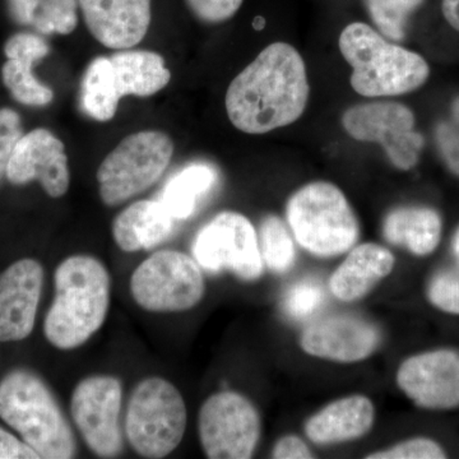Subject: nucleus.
Masks as SVG:
<instances>
[{
	"instance_id": "f257e3e1",
	"label": "nucleus",
	"mask_w": 459,
	"mask_h": 459,
	"mask_svg": "<svg viewBox=\"0 0 459 459\" xmlns=\"http://www.w3.org/2000/svg\"><path fill=\"white\" fill-rule=\"evenodd\" d=\"M309 96L303 56L287 42H273L231 81L226 113L238 131L265 134L298 122Z\"/></svg>"
},
{
	"instance_id": "f03ea898",
	"label": "nucleus",
	"mask_w": 459,
	"mask_h": 459,
	"mask_svg": "<svg viewBox=\"0 0 459 459\" xmlns=\"http://www.w3.org/2000/svg\"><path fill=\"white\" fill-rule=\"evenodd\" d=\"M56 299L44 331L63 351L77 349L104 325L110 307V274L99 259L72 255L57 265Z\"/></svg>"
},
{
	"instance_id": "7ed1b4c3",
	"label": "nucleus",
	"mask_w": 459,
	"mask_h": 459,
	"mask_svg": "<svg viewBox=\"0 0 459 459\" xmlns=\"http://www.w3.org/2000/svg\"><path fill=\"white\" fill-rule=\"evenodd\" d=\"M338 48L352 68V90L364 98L406 95L419 90L430 75L424 57L388 40L368 23L352 22L344 27Z\"/></svg>"
},
{
	"instance_id": "20e7f679",
	"label": "nucleus",
	"mask_w": 459,
	"mask_h": 459,
	"mask_svg": "<svg viewBox=\"0 0 459 459\" xmlns=\"http://www.w3.org/2000/svg\"><path fill=\"white\" fill-rule=\"evenodd\" d=\"M286 223L296 243L316 258L346 255L358 243L360 223L340 186L312 181L286 204Z\"/></svg>"
},
{
	"instance_id": "39448f33",
	"label": "nucleus",
	"mask_w": 459,
	"mask_h": 459,
	"mask_svg": "<svg viewBox=\"0 0 459 459\" xmlns=\"http://www.w3.org/2000/svg\"><path fill=\"white\" fill-rule=\"evenodd\" d=\"M0 418L23 442L48 459L74 458V431L47 385L29 371L17 370L0 382Z\"/></svg>"
},
{
	"instance_id": "423d86ee",
	"label": "nucleus",
	"mask_w": 459,
	"mask_h": 459,
	"mask_svg": "<svg viewBox=\"0 0 459 459\" xmlns=\"http://www.w3.org/2000/svg\"><path fill=\"white\" fill-rule=\"evenodd\" d=\"M186 420V402L177 386L162 377H147L129 400L126 437L141 457L164 458L179 446Z\"/></svg>"
},
{
	"instance_id": "0eeeda50",
	"label": "nucleus",
	"mask_w": 459,
	"mask_h": 459,
	"mask_svg": "<svg viewBox=\"0 0 459 459\" xmlns=\"http://www.w3.org/2000/svg\"><path fill=\"white\" fill-rule=\"evenodd\" d=\"M172 155L174 143L166 133H133L99 166L100 198L108 207H115L141 195L161 179Z\"/></svg>"
},
{
	"instance_id": "6e6552de",
	"label": "nucleus",
	"mask_w": 459,
	"mask_h": 459,
	"mask_svg": "<svg viewBox=\"0 0 459 459\" xmlns=\"http://www.w3.org/2000/svg\"><path fill=\"white\" fill-rule=\"evenodd\" d=\"M131 292L148 312H186L204 298V277L195 259L177 250H161L138 265Z\"/></svg>"
},
{
	"instance_id": "1a4fd4ad",
	"label": "nucleus",
	"mask_w": 459,
	"mask_h": 459,
	"mask_svg": "<svg viewBox=\"0 0 459 459\" xmlns=\"http://www.w3.org/2000/svg\"><path fill=\"white\" fill-rule=\"evenodd\" d=\"M193 255L211 273L228 271L238 280L253 282L264 271L258 232L250 220L234 211H223L195 235Z\"/></svg>"
},
{
	"instance_id": "9d476101",
	"label": "nucleus",
	"mask_w": 459,
	"mask_h": 459,
	"mask_svg": "<svg viewBox=\"0 0 459 459\" xmlns=\"http://www.w3.org/2000/svg\"><path fill=\"white\" fill-rule=\"evenodd\" d=\"M342 126L353 140L382 146L398 170L418 165L424 137L415 131V115L406 105L386 100L355 105L344 111Z\"/></svg>"
},
{
	"instance_id": "9b49d317",
	"label": "nucleus",
	"mask_w": 459,
	"mask_h": 459,
	"mask_svg": "<svg viewBox=\"0 0 459 459\" xmlns=\"http://www.w3.org/2000/svg\"><path fill=\"white\" fill-rule=\"evenodd\" d=\"M198 431L208 458H252L261 439V416L246 395L219 392L202 404Z\"/></svg>"
},
{
	"instance_id": "f8f14e48",
	"label": "nucleus",
	"mask_w": 459,
	"mask_h": 459,
	"mask_svg": "<svg viewBox=\"0 0 459 459\" xmlns=\"http://www.w3.org/2000/svg\"><path fill=\"white\" fill-rule=\"evenodd\" d=\"M122 383L110 376L86 377L72 394V419L87 446L99 457L113 458L122 452Z\"/></svg>"
},
{
	"instance_id": "ddd939ff",
	"label": "nucleus",
	"mask_w": 459,
	"mask_h": 459,
	"mask_svg": "<svg viewBox=\"0 0 459 459\" xmlns=\"http://www.w3.org/2000/svg\"><path fill=\"white\" fill-rule=\"evenodd\" d=\"M382 342L379 328L355 314H332L310 323L301 333V350L320 360L355 364L369 359Z\"/></svg>"
},
{
	"instance_id": "4468645a",
	"label": "nucleus",
	"mask_w": 459,
	"mask_h": 459,
	"mask_svg": "<svg viewBox=\"0 0 459 459\" xmlns=\"http://www.w3.org/2000/svg\"><path fill=\"white\" fill-rule=\"evenodd\" d=\"M395 382L421 409H455L459 406V352L435 350L411 356L398 368Z\"/></svg>"
},
{
	"instance_id": "2eb2a0df",
	"label": "nucleus",
	"mask_w": 459,
	"mask_h": 459,
	"mask_svg": "<svg viewBox=\"0 0 459 459\" xmlns=\"http://www.w3.org/2000/svg\"><path fill=\"white\" fill-rule=\"evenodd\" d=\"M7 179L16 186L38 180L51 198L63 197L71 183L65 143L45 128L23 134L9 160Z\"/></svg>"
},
{
	"instance_id": "dca6fc26",
	"label": "nucleus",
	"mask_w": 459,
	"mask_h": 459,
	"mask_svg": "<svg viewBox=\"0 0 459 459\" xmlns=\"http://www.w3.org/2000/svg\"><path fill=\"white\" fill-rule=\"evenodd\" d=\"M44 271L40 263L22 259L0 274V342L31 334L40 301Z\"/></svg>"
},
{
	"instance_id": "f3484780",
	"label": "nucleus",
	"mask_w": 459,
	"mask_h": 459,
	"mask_svg": "<svg viewBox=\"0 0 459 459\" xmlns=\"http://www.w3.org/2000/svg\"><path fill=\"white\" fill-rule=\"evenodd\" d=\"M91 35L114 50L131 49L146 38L151 0H78Z\"/></svg>"
},
{
	"instance_id": "a211bd4d",
	"label": "nucleus",
	"mask_w": 459,
	"mask_h": 459,
	"mask_svg": "<svg viewBox=\"0 0 459 459\" xmlns=\"http://www.w3.org/2000/svg\"><path fill=\"white\" fill-rule=\"evenodd\" d=\"M376 407L364 394H351L325 404L304 425L305 435L316 446H336L365 437L376 422Z\"/></svg>"
},
{
	"instance_id": "6ab92c4d",
	"label": "nucleus",
	"mask_w": 459,
	"mask_h": 459,
	"mask_svg": "<svg viewBox=\"0 0 459 459\" xmlns=\"http://www.w3.org/2000/svg\"><path fill=\"white\" fill-rule=\"evenodd\" d=\"M394 265L388 247L376 243L355 246L332 273L329 290L343 303L361 300L394 272Z\"/></svg>"
},
{
	"instance_id": "aec40b11",
	"label": "nucleus",
	"mask_w": 459,
	"mask_h": 459,
	"mask_svg": "<svg viewBox=\"0 0 459 459\" xmlns=\"http://www.w3.org/2000/svg\"><path fill=\"white\" fill-rule=\"evenodd\" d=\"M174 225L175 220L159 199L138 201L117 214L113 237L123 252L151 250L170 237Z\"/></svg>"
},
{
	"instance_id": "412c9836",
	"label": "nucleus",
	"mask_w": 459,
	"mask_h": 459,
	"mask_svg": "<svg viewBox=\"0 0 459 459\" xmlns=\"http://www.w3.org/2000/svg\"><path fill=\"white\" fill-rule=\"evenodd\" d=\"M383 237L389 244L404 247L413 255H431L442 238V219L429 207H398L386 214Z\"/></svg>"
},
{
	"instance_id": "4be33fe9",
	"label": "nucleus",
	"mask_w": 459,
	"mask_h": 459,
	"mask_svg": "<svg viewBox=\"0 0 459 459\" xmlns=\"http://www.w3.org/2000/svg\"><path fill=\"white\" fill-rule=\"evenodd\" d=\"M120 96L150 98L171 80L164 57L148 50H119L110 56Z\"/></svg>"
},
{
	"instance_id": "5701e85b",
	"label": "nucleus",
	"mask_w": 459,
	"mask_h": 459,
	"mask_svg": "<svg viewBox=\"0 0 459 459\" xmlns=\"http://www.w3.org/2000/svg\"><path fill=\"white\" fill-rule=\"evenodd\" d=\"M217 172L207 164H192L181 169L166 183L159 201L175 221L188 220L198 202L213 188Z\"/></svg>"
},
{
	"instance_id": "b1692460",
	"label": "nucleus",
	"mask_w": 459,
	"mask_h": 459,
	"mask_svg": "<svg viewBox=\"0 0 459 459\" xmlns=\"http://www.w3.org/2000/svg\"><path fill=\"white\" fill-rule=\"evenodd\" d=\"M81 108L91 119L108 122L119 108L120 96L110 57L98 56L90 63L81 81Z\"/></svg>"
},
{
	"instance_id": "393cba45",
	"label": "nucleus",
	"mask_w": 459,
	"mask_h": 459,
	"mask_svg": "<svg viewBox=\"0 0 459 459\" xmlns=\"http://www.w3.org/2000/svg\"><path fill=\"white\" fill-rule=\"evenodd\" d=\"M259 249L264 267L272 273H287L296 261V241L289 226L276 214L264 217L259 228Z\"/></svg>"
},
{
	"instance_id": "a878e982",
	"label": "nucleus",
	"mask_w": 459,
	"mask_h": 459,
	"mask_svg": "<svg viewBox=\"0 0 459 459\" xmlns=\"http://www.w3.org/2000/svg\"><path fill=\"white\" fill-rule=\"evenodd\" d=\"M32 57H11L2 69L3 82L13 99L27 107H47L54 100L53 90L32 74Z\"/></svg>"
},
{
	"instance_id": "bb28decb",
	"label": "nucleus",
	"mask_w": 459,
	"mask_h": 459,
	"mask_svg": "<svg viewBox=\"0 0 459 459\" xmlns=\"http://www.w3.org/2000/svg\"><path fill=\"white\" fill-rule=\"evenodd\" d=\"M368 13L377 31L388 40L402 41L406 36L407 21L425 0H364Z\"/></svg>"
},
{
	"instance_id": "cd10ccee",
	"label": "nucleus",
	"mask_w": 459,
	"mask_h": 459,
	"mask_svg": "<svg viewBox=\"0 0 459 459\" xmlns=\"http://www.w3.org/2000/svg\"><path fill=\"white\" fill-rule=\"evenodd\" d=\"M453 261L429 281L428 299L444 313L459 316V226L452 241Z\"/></svg>"
},
{
	"instance_id": "c85d7f7f",
	"label": "nucleus",
	"mask_w": 459,
	"mask_h": 459,
	"mask_svg": "<svg viewBox=\"0 0 459 459\" xmlns=\"http://www.w3.org/2000/svg\"><path fill=\"white\" fill-rule=\"evenodd\" d=\"M78 0H38L30 26L44 35H69L78 25Z\"/></svg>"
},
{
	"instance_id": "c756f323",
	"label": "nucleus",
	"mask_w": 459,
	"mask_h": 459,
	"mask_svg": "<svg viewBox=\"0 0 459 459\" xmlns=\"http://www.w3.org/2000/svg\"><path fill=\"white\" fill-rule=\"evenodd\" d=\"M368 459H442L446 451L434 440L428 437H412L394 444L389 448L368 455Z\"/></svg>"
},
{
	"instance_id": "7c9ffc66",
	"label": "nucleus",
	"mask_w": 459,
	"mask_h": 459,
	"mask_svg": "<svg viewBox=\"0 0 459 459\" xmlns=\"http://www.w3.org/2000/svg\"><path fill=\"white\" fill-rule=\"evenodd\" d=\"M325 300V292L316 282L298 283L287 292L286 313L296 319L307 318L319 309Z\"/></svg>"
},
{
	"instance_id": "2f4dec72",
	"label": "nucleus",
	"mask_w": 459,
	"mask_h": 459,
	"mask_svg": "<svg viewBox=\"0 0 459 459\" xmlns=\"http://www.w3.org/2000/svg\"><path fill=\"white\" fill-rule=\"evenodd\" d=\"M22 135L23 129L20 115L12 108H2L0 110V181L7 177L9 160Z\"/></svg>"
},
{
	"instance_id": "473e14b6",
	"label": "nucleus",
	"mask_w": 459,
	"mask_h": 459,
	"mask_svg": "<svg viewBox=\"0 0 459 459\" xmlns=\"http://www.w3.org/2000/svg\"><path fill=\"white\" fill-rule=\"evenodd\" d=\"M244 0H186V4L204 23H221L238 13Z\"/></svg>"
},
{
	"instance_id": "72a5a7b5",
	"label": "nucleus",
	"mask_w": 459,
	"mask_h": 459,
	"mask_svg": "<svg viewBox=\"0 0 459 459\" xmlns=\"http://www.w3.org/2000/svg\"><path fill=\"white\" fill-rule=\"evenodd\" d=\"M49 45L35 33H17L5 42L4 53L11 57H32L36 62L49 54Z\"/></svg>"
},
{
	"instance_id": "f704fd0d",
	"label": "nucleus",
	"mask_w": 459,
	"mask_h": 459,
	"mask_svg": "<svg viewBox=\"0 0 459 459\" xmlns=\"http://www.w3.org/2000/svg\"><path fill=\"white\" fill-rule=\"evenodd\" d=\"M437 142L446 165L459 177V128L448 123L440 124L437 128Z\"/></svg>"
},
{
	"instance_id": "c9c22d12",
	"label": "nucleus",
	"mask_w": 459,
	"mask_h": 459,
	"mask_svg": "<svg viewBox=\"0 0 459 459\" xmlns=\"http://www.w3.org/2000/svg\"><path fill=\"white\" fill-rule=\"evenodd\" d=\"M272 458L309 459L314 458L310 446L298 435H285L274 443Z\"/></svg>"
},
{
	"instance_id": "e433bc0d",
	"label": "nucleus",
	"mask_w": 459,
	"mask_h": 459,
	"mask_svg": "<svg viewBox=\"0 0 459 459\" xmlns=\"http://www.w3.org/2000/svg\"><path fill=\"white\" fill-rule=\"evenodd\" d=\"M40 458L29 444L21 442L13 435L0 428V459Z\"/></svg>"
},
{
	"instance_id": "4c0bfd02",
	"label": "nucleus",
	"mask_w": 459,
	"mask_h": 459,
	"mask_svg": "<svg viewBox=\"0 0 459 459\" xmlns=\"http://www.w3.org/2000/svg\"><path fill=\"white\" fill-rule=\"evenodd\" d=\"M38 0H7L9 16L20 25L30 26Z\"/></svg>"
},
{
	"instance_id": "58836bf2",
	"label": "nucleus",
	"mask_w": 459,
	"mask_h": 459,
	"mask_svg": "<svg viewBox=\"0 0 459 459\" xmlns=\"http://www.w3.org/2000/svg\"><path fill=\"white\" fill-rule=\"evenodd\" d=\"M442 11L446 22L459 32V0H443Z\"/></svg>"
},
{
	"instance_id": "ea45409f",
	"label": "nucleus",
	"mask_w": 459,
	"mask_h": 459,
	"mask_svg": "<svg viewBox=\"0 0 459 459\" xmlns=\"http://www.w3.org/2000/svg\"><path fill=\"white\" fill-rule=\"evenodd\" d=\"M452 111L453 117H455V120L457 122L459 126V98L453 102Z\"/></svg>"
}]
</instances>
